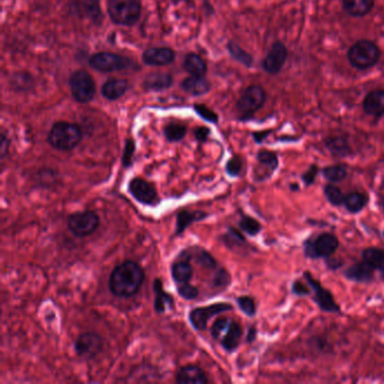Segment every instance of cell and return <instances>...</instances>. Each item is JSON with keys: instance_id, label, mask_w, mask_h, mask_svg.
<instances>
[{"instance_id": "obj_1", "label": "cell", "mask_w": 384, "mask_h": 384, "mask_svg": "<svg viewBox=\"0 0 384 384\" xmlns=\"http://www.w3.org/2000/svg\"><path fill=\"white\" fill-rule=\"evenodd\" d=\"M145 281V272L139 264L124 262L112 272L110 290L119 298H131L138 293Z\"/></svg>"}, {"instance_id": "obj_2", "label": "cell", "mask_w": 384, "mask_h": 384, "mask_svg": "<svg viewBox=\"0 0 384 384\" xmlns=\"http://www.w3.org/2000/svg\"><path fill=\"white\" fill-rule=\"evenodd\" d=\"M83 139V132L79 126L69 122H57L52 126L48 133V143L61 151H69L76 148Z\"/></svg>"}, {"instance_id": "obj_3", "label": "cell", "mask_w": 384, "mask_h": 384, "mask_svg": "<svg viewBox=\"0 0 384 384\" xmlns=\"http://www.w3.org/2000/svg\"><path fill=\"white\" fill-rule=\"evenodd\" d=\"M347 57L352 67L359 70H367L378 62L381 50L373 41L359 40L350 46Z\"/></svg>"}, {"instance_id": "obj_4", "label": "cell", "mask_w": 384, "mask_h": 384, "mask_svg": "<svg viewBox=\"0 0 384 384\" xmlns=\"http://www.w3.org/2000/svg\"><path fill=\"white\" fill-rule=\"evenodd\" d=\"M107 12L113 23L131 26L139 20L141 4L139 0H110Z\"/></svg>"}, {"instance_id": "obj_5", "label": "cell", "mask_w": 384, "mask_h": 384, "mask_svg": "<svg viewBox=\"0 0 384 384\" xmlns=\"http://www.w3.org/2000/svg\"><path fill=\"white\" fill-rule=\"evenodd\" d=\"M266 91L262 86L251 85L245 89L237 102V110L242 119L253 117L264 106L266 102Z\"/></svg>"}, {"instance_id": "obj_6", "label": "cell", "mask_w": 384, "mask_h": 384, "mask_svg": "<svg viewBox=\"0 0 384 384\" xmlns=\"http://www.w3.org/2000/svg\"><path fill=\"white\" fill-rule=\"evenodd\" d=\"M338 247V238L335 234L324 232L316 239H307L305 242V253L311 259L329 258L336 253Z\"/></svg>"}, {"instance_id": "obj_7", "label": "cell", "mask_w": 384, "mask_h": 384, "mask_svg": "<svg viewBox=\"0 0 384 384\" xmlns=\"http://www.w3.org/2000/svg\"><path fill=\"white\" fill-rule=\"evenodd\" d=\"M70 89L74 100L81 104L91 102L96 95V84L88 72L85 70H77L72 74L70 80Z\"/></svg>"}, {"instance_id": "obj_8", "label": "cell", "mask_w": 384, "mask_h": 384, "mask_svg": "<svg viewBox=\"0 0 384 384\" xmlns=\"http://www.w3.org/2000/svg\"><path fill=\"white\" fill-rule=\"evenodd\" d=\"M98 225H100V218L93 211L76 212L69 216V230L72 231L74 236L80 237V238L94 234Z\"/></svg>"}, {"instance_id": "obj_9", "label": "cell", "mask_w": 384, "mask_h": 384, "mask_svg": "<svg viewBox=\"0 0 384 384\" xmlns=\"http://www.w3.org/2000/svg\"><path fill=\"white\" fill-rule=\"evenodd\" d=\"M89 65L97 72H113L126 70L133 63L119 54L112 53V52H100V53H95L89 59Z\"/></svg>"}, {"instance_id": "obj_10", "label": "cell", "mask_w": 384, "mask_h": 384, "mask_svg": "<svg viewBox=\"0 0 384 384\" xmlns=\"http://www.w3.org/2000/svg\"><path fill=\"white\" fill-rule=\"evenodd\" d=\"M232 305L225 302H219L214 305H208V307H195L190 313V322L197 331H203L206 329L208 320L213 318L216 315L227 312L231 310Z\"/></svg>"}, {"instance_id": "obj_11", "label": "cell", "mask_w": 384, "mask_h": 384, "mask_svg": "<svg viewBox=\"0 0 384 384\" xmlns=\"http://www.w3.org/2000/svg\"><path fill=\"white\" fill-rule=\"evenodd\" d=\"M305 277L310 285L311 290L313 291V300L316 301L317 305L322 311L324 312H340V307L333 299L331 291L324 289L322 283L318 282L309 272H305Z\"/></svg>"}, {"instance_id": "obj_12", "label": "cell", "mask_w": 384, "mask_h": 384, "mask_svg": "<svg viewBox=\"0 0 384 384\" xmlns=\"http://www.w3.org/2000/svg\"><path fill=\"white\" fill-rule=\"evenodd\" d=\"M288 57L289 50L286 46L281 41H277L272 44L267 54L265 55L262 62L263 69L267 74H277L282 70Z\"/></svg>"}, {"instance_id": "obj_13", "label": "cell", "mask_w": 384, "mask_h": 384, "mask_svg": "<svg viewBox=\"0 0 384 384\" xmlns=\"http://www.w3.org/2000/svg\"><path fill=\"white\" fill-rule=\"evenodd\" d=\"M128 192L141 204L156 205L159 202L156 187L143 178H133L128 184Z\"/></svg>"}, {"instance_id": "obj_14", "label": "cell", "mask_w": 384, "mask_h": 384, "mask_svg": "<svg viewBox=\"0 0 384 384\" xmlns=\"http://www.w3.org/2000/svg\"><path fill=\"white\" fill-rule=\"evenodd\" d=\"M102 348V338L95 333H86L80 335L74 343V350L79 357L94 359Z\"/></svg>"}, {"instance_id": "obj_15", "label": "cell", "mask_w": 384, "mask_h": 384, "mask_svg": "<svg viewBox=\"0 0 384 384\" xmlns=\"http://www.w3.org/2000/svg\"><path fill=\"white\" fill-rule=\"evenodd\" d=\"M143 60L148 66H168L175 60V52L169 48H147L143 54Z\"/></svg>"}, {"instance_id": "obj_16", "label": "cell", "mask_w": 384, "mask_h": 384, "mask_svg": "<svg viewBox=\"0 0 384 384\" xmlns=\"http://www.w3.org/2000/svg\"><path fill=\"white\" fill-rule=\"evenodd\" d=\"M363 110L370 117L380 119L384 115V91L374 89L367 93L363 100Z\"/></svg>"}, {"instance_id": "obj_17", "label": "cell", "mask_w": 384, "mask_h": 384, "mask_svg": "<svg viewBox=\"0 0 384 384\" xmlns=\"http://www.w3.org/2000/svg\"><path fill=\"white\" fill-rule=\"evenodd\" d=\"M374 268L366 262L356 263L345 272V277L352 282L369 283L374 279Z\"/></svg>"}, {"instance_id": "obj_18", "label": "cell", "mask_w": 384, "mask_h": 384, "mask_svg": "<svg viewBox=\"0 0 384 384\" xmlns=\"http://www.w3.org/2000/svg\"><path fill=\"white\" fill-rule=\"evenodd\" d=\"M208 376L204 371L197 365H186L178 370L176 374L177 383H206Z\"/></svg>"}, {"instance_id": "obj_19", "label": "cell", "mask_w": 384, "mask_h": 384, "mask_svg": "<svg viewBox=\"0 0 384 384\" xmlns=\"http://www.w3.org/2000/svg\"><path fill=\"white\" fill-rule=\"evenodd\" d=\"M173 76L167 72H151L145 77L143 87L147 91H165L173 85Z\"/></svg>"}, {"instance_id": "obj_20", "label": "cell", "mask_w": 384, "mask_h": 384, "mask_svg": "<svg viewBox=\"0 0 384 384\" xmlns=\"http://www.w3.org/2000/svg\"><path fill=\"white\" fill-rule=\"evenodd\" d=\"M128 83L126 79L112 78L102 86V95L108 100H117L126 94Z\"/></svg>"}, {"instance_id": "obj_21", "label": "cell", "mask_w": 384, "mask_h": 384, "mask_svg": "<svg viewBox=\"0 0 384 384\" xmlns=\"http://www.w3.org/2000/svg\"><path fill=\"white\" fill-rule=\"evenodd\" d=\"M374 0H343V8L353 18H364L374 7Z\"/></svg>"}, {"instance_id": "obj_22", "label": "cell", "mask_w": 384, "mask_h": 384, "mask_svg": "<svg viewBox=\"0 0 384 384\" xmlns=\"http://www.w3.org/2000/svg\"><path fill=\"white\" fill-rule=\"evenodd\" d=\"M242 337V328L237 322H231L228 331H225L223 338H221V345L229 353H232L239 346L240 340Z\"/></svg>"}, {"instance_id": "obj_23", "label": "cell", "mask_w": 384, "mask_h": 384, "mask_svg": "<svg viewBox=\"0 0 384 384\" xmlns=\"http://www.w3.org/2000/svg\"><path fill=\"white\" fill-rule=\"evenodd\" d=\"M182 88L193 96H201V95L208 94L211 89V84L204 77L191 76L183 80Z\"/></svg>"}, {"instance_id": "obj_24", "label": "cell", "mask_w": 384, "mask_h": 384, "mask_svg": "<svg viewBox=\"0 0 384 384\" xmlns=\"http://www.w3.org/2000/svg\"><path fill=\"white\" fill-rule=\"evenodd\" d=\"M154 310L158 313H164L167 310V307L171 309L174 307V298L169 296L162 286V282L159 279H157L154 283Z\"/></svg>"}, {"instance_id": "obj_25", "label": "cell", "mask_w": 384, "mask_h": 384, "mask_svg": "<svg viewBox=\"0 0 384 384\" xmlns=\"http://www.w3.org/2000/svg\"><path fill=\"white\" fill-rule=\"evenodd\" d=\"M171 275L177 285L190 283L194 275L193 266L186 259H180L171 266Z\"/></svg>"}, {"instance_id": "obj_26", "label": "cell", "mask_w": 384, "mask_h": 384, "mask_svg": "<svg viewBox=\"0 0 384 384\" xmlns=\"http://www.w3.org/2000/svg\"><path fill=\"white\" fill-rule=\"evenodd\" d=\"M326 148L329 150L333 156L338 157V158H343V157H347L352 154V148H350V143H348L347 139L340 135H335V137L328 138L324 141Z\"/></svg>"}, {"instance_id": "obj_27", "label": "cell", "mask_w": 384, "mask_h": 384, "mask_svg": "<svg viewBox=\"0 0 384 384\" xmlns=\"http://www.w3.org/2000/svg\"><path fill=\"white\" fill-rule=\"evenodd\" d=\"M206 216L208 214L201 211H180V213L177 214L176 234H182L190 225L205 219Z\"/></svg>"}, {"instance_id": "obj_28", "label": "cell", "mask_w": 384, "mask_h": 384, "mask_svg": "<svg viewBox=\"0 0 384 384\" xmlns=\"http://www.w3.org/2000/svg\"><path fill=\"white\" fill-rule=\"evenodd\" d=\"M257 161L265 171V178L272 176L279 167V157L273 151H259L257 154Z\"/></svg>"}, {"instance_id": "obj_29", "label": "cell", "mask_w": 384, "mask_h": 384, "mask_svg": "<svg viewBox=\"0 0 384 384\" xmlns=\"http://www.w3.org/2000/svg\"><path fill=\"white\" fill-rule=\"evenodd\" d=\"M369 203L367 194L362 192H350L345 197V208L350 213H359Z\"/></svg>"}, {"instance_id": "obj_30", "label": "cell", "mask_w": 384, "mask_h": 384, "mask_svg": "<svg viewBox=\"0 0 384 384\" xmlns=\"http://www.w3.org/2000/svg\"><path fill=\"white\" fill-rule=\"evenodd\" d=\"M184 68L191 76L204 77L208 67H206V62L201 55L197 53H190L186 55L185 61H184Z\"/></svg>"}, {"instance_id": "obj_31", "label": "cell", "mask_w": 384, "mask_h": 384, "mask_svg": "<svg viewBox=\"0 0 384 384\" xmlns=\"http://www.w3.org/2000/svg\"><path fill=\"white\" fill-rule=\"evenodd\" d=\"M363 260L370 264L376 270H380V273L384 270V251L380 248H367L362 253Z\"/></svg>"}, {"instance_id": "obj_32", "label": "cell", "mask_w": 384, "mask_h": 384, "mask_svg": "<svg viewBox=\"0 0 384 384\" xmlns=\"http://www.w3.org/2000/svg\"><path fill=\"white\" fill-rule=\"evenodd\" d=\"M184 253H186L188 256L186 259H188V260L193 259L194 262L199 264V266H202V267L212 268V270L216 268V259L211 256L208 251H205L203 248H195L191 253H190V251H184Z\"/></svg>"}, {"instance_id": "obj_33", "label": "cell", "mask_w": 384, "mask_h": 384, "mask_svg": "<svg viewBox=\"0 0 384 384\" xmlns=\"http://www.w3.org/2000/svg\"><path fill=\"white\" fill-rule=\"evenodd\" d=\"M347 167L342 164L338 165L327 166L322 169V175L326 180L331 183H339L347 177Z\"/></svg>"}, {"instance_id": "obj_34", "label": "cell", "mask_w": 384, "mask_h": 384, "mask_svg": "<svg viewBox=\"0 0 384 384\" xmlns=\"http://www.w3.org/2000/svg\"><path fill=\"white\" fill-rule=\"evenodd\" d=\"M227 46H228V51L230 52L231 57L234 58V60L246 67H251L253 65V57L244 48H240L237 43L229 42Z\"/></svg>"}, {"instance_id": "obj_35", "label": "cell", "mask_w": 384, "mask_h": 384, "mask_svg": "<svg viewBox=\"0 0 384 384\" xmlns=\"http://www.w3.org/2000/svg\"><path fill=\"white\" fill-rule=\"evenodd\" d=\"M324 195L328 202L331 203L333 206H342L345 202V195L342 190L338 186L333 184H327L324 188Z\"/></svg>"}, {"instance_id": "obj_36", "label": "cell", "mask_w": 384, "mask_h": 384, "mask_svg": "<svg viewBox=\"0 0 384 384\" xmlns=\"http://www.w3.org/2000/svg\"><path fill=\"white\" fill-rule=\"evenodd\" d=\"M186 131L187 130H186V126L184 124L173 122L165 126L164 133H165V137L167 138L168 141L177 143V141H180L183 138L185 137Z\"/></svg>"}, {"instance_id": "obj_37", "label": "cell", "mask_w": 384, "mask_h": 384, "mask_svg": "<svg viewBox=\"0 0 384 384\" xmlns=\"http://www.w3.org/2000/svg\"><path fill=\"white\" fill-rule=\"evenodd\" d=\"M11 85L15 91H26L33 87L34 81H33L31 74H26V72H18L11 79Z\"/></svg>"}, {"instance_id": "obj_38", "label": "cell", "mask_w": 384, "mask_h": 384, "mask_svg": "<svg viewBox=\"0 0 384 384\" xmlns=\"http://www.w3.org/2000/svg\"><path fill=\"white\" fill-rule=\"evenodd\" d=\"M239 227L241 231H244L248 236H257L262 230V225L253 219L251 216H242L239 221Z\"/></svg>"}, {"instance_id": "obj_39", "label": "cell", "mask_w": 384, "mask_h": 384, "mask_svg": "<svg viewBox=\"0 0 384 384\" xmlns=\"http://www.w3.org/2000/svg\"><path fill=\"white\" fill-rule=\"evenodd\" d=\"M237 303H238L240 310L248 317H253L256 315V302L251 296H240L237 299Z\"/></svg>"}, {"instance_id": "obj_40", "label": "cell", "mask_w": 384, "mask_h": 384, "mask_svg": "<svg viewBox=\"0 0 384 384\" xmlns=\"http://www.w3.org/2000/svg\"><path fill=\"white\" fill-rule=\"evenodd\" d=\"M223 242L229 248L238 247V246L244 245L246 244V239L244 238L239 231H237L236 229H229L228 234L223 236Z\"/></svg>"}, {"instance_id": "obj_41", "label": "cell", "mask_w": 384, "mask_h": 384, "mask_svg": "<svg viewBox=\"0 0 384 384\" xmlns=\"http://www.w3.org/2000/svg\"><path fill=\"white\" fill-rule=\"evenodd\" d=\"M242 168H244V160L239 156L232 157L225 165V171L231 177L240 176Z\"/></svg>"}, {"instance_id": "obj_42", "label": "cell", "mask_w": 384, "mask_h": 384, "mask_svg": "<svg viewBox=\"0 0 384 384\" xmlns=\"http://www.w3.org/2000/svg\"><path fill=\"white\" fill-rule=\"evenodd\" d=\"M231 320L227 318L218 319L212 326V336L216 340H221L225 331H228L229 326H230Z\"/></svg>"}, {"instance_id": "obj_43", "label": "cell", "mask_w": 384, "mask_h": 384, "mask_svg": "<svg viewBox=\"0 0 384 384\" xmlns=\"http://www.w3.org/2000/svg\"><path fill=\"white\" fill-rule=\"evenodd\" d=\"M231 277L230 274L228 273V270H225V268H219L216 270V275L213 277V288L216 289H225L230 284Z\"/></svg>"}, {"instance_id": "obj_44", "label": "cell", "mask_w": 384, "mask_h": 384, "mask_svg": "<svg viewBox=\"0 0 384 384\" xmlns=\"http://www.w3.org/2000/svg\"><path fill=\"white\" fill-rule=\"evenodd\" d=\"M177 291L182 296L183 299L194 300L199 296V290L194 285L190 283H184V284L177 285Z\"/></svg>"}, {"instance_id": "obj_45", "label": "cell", "mask_w": 384, "mask_h": 384, "mask_svg": "<svg viewBox=\"0 0 384 384\" xmlns=\"http://www.w3.org/2000/svg\"><path fill=\"white\" fill-rule=\"evenodd\" d=\"M134 151H135V145H134L133 140H126V148H124V152H123V166L128 168L133 164Z\"/></svg>"}, {"instance_id": "obj_46", "label": "cell", "mask_w": 384, "mask_h": 384, "mask_svg": "<svg viewBox=\"0 0 384 384\" xmlns=\"http://www.w3.org/2000/svg\"><path fill=\"white\" fill-rule=\"evenodd\" d=\"M195 111L199 117H202L204 120L208 121V122L218 123V120H219L218 114L205 105H195Z\"/></svg>"}, {"instance_id": "obj_47", "label": "cell", "mask_w": 384, "mask_h": 384, "mask_svg": "<svg viewBox=\"0 0 384 384\" xmlns=\"http://www.w3.org/2000/svg\"><path fill=\"white\" fill-rule=\"evenodd\" d=\"M319 169L316 165L311 166L310 168L307 169L305 173L302 174L301 178L305 183V185H312L315 180H316L317 175H318Z\"/></svg>"}, {"instance_id": "obj_48", "label": "cell", "mask_w": 384, "mask_h": 384, "mask_svg": "<svg viewBox=\"0 0 384 384\" xmlns=\"http://www.w3.org/2000/svg\"><path fill=\"white\" fill-rule=\"evenodd\" d=\"M292 292L298 296H310L311 289L305 283H302L300 279H296V281H294L293 286H292Z\"/></svg>"}, {"instance_id": "obj_49", "label": "cell", "mask_w": 384, "mask_h": 384, "mask_svg": "<svg viewBox=\"0 0 384 384\" xmlns=\"http://www.w3.org/2000/svg\"><path fill=\"white\" fill-rule=\"evenodd\" d=\"M100 0H88L87 3V12L91 15V18L94 20H98V18H102V14H100Z\"/></svg>"}, {"instance_id": "obj_50", "label": "cell", "mask_w": 384, "mask_h": 384, "mask_svg": "<svg viewBox=\"0 0 384 384\" xmlns=\"http://www.w3.org/2000/svg\"><path fill=\"white\" fill-rule=\"evenodd\" d=\"M208 134H210V130L208 128H204V126H201V128H197V132H195V137L199 141H205L208 139Z\"/></svg>"}, {"instance_id": "obj_51", "label": "cell", "mask_w": 384, "mask_h": 384, "mask_svg": "<svg viewBox=\"0 0 384 384\" xmlns=\"http://www.w3.org/2000/svg\"><path fill=\"white\" fill-rule=\"evenodd\" d=\"M9 141L6 138V134L3 133L1 135V159H5L6 156L7 149H8Z\"/></svg>"}, {"instance_id": "obj_52", "label": "cell", "mask_w": 384, "mask_h": 384, "mask_svg": "<svg viewBox=\"0 0 384 384\" xmlns=\"http://www.w3.org/2000/svg\"><path fill=\"white\" fill-rule=\"evenodd\" d=\"M268 134H270V131L255 132V133L253 134V139H255V141L259 143H262L265 138H267Z\"/></svg>"}, {"instance_id": "obj_53", "label": "cell", "mask_w": 384, "mask_h": 384, "mask_svg": "<svg viewBox=\"0 0 384 384\" xmlns=\"http://www.w3.org/2000/svg\"><path fill=\"white\" fill-rule=\"evenodd\" d=\"M256 336H257L256 328L251 327V329H249V331H248L247 342L253 343V340L256 339Z\"/></svg>"}, {"instance_id": "obj_54", "label": "cell", "mask_w": 384, "mask_h": 384, "mask_svg": "<svg viewBox=\"0 0 384 384\" xmlns=\"http://www.w3.org/2000/svg\"><path fill=\"white\" fill-rule=\"evenodd\" d=\"M381 277H382V279H384V270L383 272H381Z\"/></svg>"}, {"instance_id": "obj_55", "label": "cell", "mask_w": 384, "mask_h": 384, "mask_svg": "<svg viewBox=\"0 0 384 384\" xmlns=\"http://www.w3.org/2000/svg\"><path fill=\"white\" fill-rule=\"evenodd\" d=\"M383 188H384V180H383Z\"/></svg>"}, {"instance_id": "obj_56", "label": "cell", "mask_w": 384, "mask_h": 384, "mask_svg": "<svg viewBox=\"0 0 384 384\" xmlns=\"http://www.w3.org/2000/svg\"><path fill=\"white\" fill-rule=\"evenodd\" d=\"M383 210H384V204H383Z\"/></svg>"}, {"instance_id": "obj_57", "label": "cell", "mask_w": 384, "mask_h": 384, "mask_svg": "<svg viewBox=\"0 0 384 384\" xmlns=\"http://www.w3.org/2000/svg\"></svg>"}]
</instances>
